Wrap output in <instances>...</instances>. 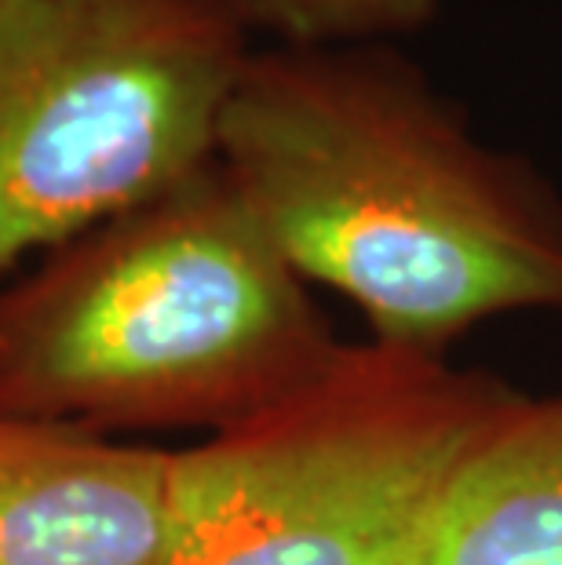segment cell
I'll return each instance as SVG.
<instances>
[{"label":"cell","mask_w":562,"mask_h":565,"mask_svg":"<svg viewBox=\"0 0 562 565\" xmlns=\"http://www.w3.org/2000/svg\"><path fill=\"white\" fill-rule=\"evenodd\" d=\"M519 398L446 354L340 343L300 387L176 449L158 565H416Z\"/></svg>","instance_id":"3957f363"},{"label":"cell","mask_w":562,"mask_h":565,"mask_svg":"<svg viewBox=\"0 0 562 565\" xmlns=\"http://www.w3.org/2000/svg\"><path fill=\"white\" fill-rule=\"evenodd\" d=\"M226 0H0V281L216 161Z\"/></svg>","instance_id":"277c9868"},{"label":"cell","mask_w":562,"mask_h":565,"mask_svg":"<svg viewBox=\"0 0 562 565\" xmlns=\"http://www.w3.org/2000/svg\"><path fill=\"white\" fill-rule=\"evenodd\" d=\"M337 347L212 161L0 281V413L95 438L216 435Z\"/></svg>","instance_id":"7a4b0ae2"},{"label":"cell","mask_w":562,"mask_h":565,"mask_svg":"<svg viewBox=\"0 0 562 565\" xmlns=\"http://www.w3.org/2000/svg\"><path fill=\"white\" fill-rule=\"evenodd\" d=\"M416 565H562V391L522 394L489 430Z\"/></svg>","instance_id":"8992f818"},{"label":"cell","mask_w":562,"mask_h":565,"mask_svg":"<svg viewBox=\"0 0 562 565\" xmlns=\"http://www.w3.org/2000/svg\"><path fill=\"white\" fill-rule=\"evenodd\" d=\"M172 460L0 413V565H158Z\"/></svg>","instance_id":"5b68a950"},{"label":"cell","mask_w":562,"mask_h":565,"mask_svg":"<svg viewBox=\"0 0 562 565\" xmlns=\"http://www.w3.org/2000/svg\"><path fill=\"white\" fill-rule=\"evenodd\" d=\"M248 33L274 44L394 41L438 15L442 0H226Z\"/></svg>","instance_id":"52a82bcc"},{"label":"cell","mask_w":562,"mask_h":565,"mask_svg":"<svg viewBox=\"0 0 562 565\" xmlns=\"http://www.w3.org/2000/svg\"><path fill=\"white\" fill-rule=\"evenodd\" d=\"M216 164L282 259L377 343L446 354L475 324L562 310V198L489 147L394 41L253 47Z\"/></svg>","instance_id":"6da1fadb"}]
</instances>
